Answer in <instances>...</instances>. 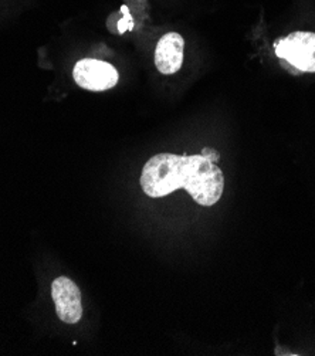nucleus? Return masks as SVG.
I'll return each mask as SVG.
<instances>
[{
  "label": "nucleus",
  "instance_id": "nucleus-3",
  "mask_svg": "<svg viewBox=\"0 0 315 356\" xmlns=\"http://www.w3.org/2000/svg\"><path fill=\"white\" fill-rule=\"evenodd\" d=\"M73 77L81 88L95 92L111 90L117 86L120 79L114 65L95 58L80 60L74 65Z\"/></svg>",
  "mask_w": 315,
  "mask_h": 356
},
{
  "label": "nucleus",
  "instance_id": "nucleus-4",
  "mask_svg": "<svg viewBox=\"0 0 315 356\" xmlns=\"http://www.w3.org/2000/svg\"><path fill=\"white\" fill-rule=\"evenodd\" d=\"M51 297L58 318L65 324H77L83 316L81 293L77 284L67 277H58L51 284Z\"/></svg>",
  "mask_w": 315,
  "mask_h": 356
},
{
  "label": "nucleus",
  "instance_id": "nucleus-5",
  "mask_svg": "<svg viewBox=\"0 0 315 356\" xmlns=\"http://www.w3.org/2000/svg\"><path fill=\"white\" fill-rule=\"evenodd\" d=\"M185 40L179 33H166L155 47V65L159 73L170 76L178 73L184 64Z\"/></svg>",
  "mask_w": 315,
  "mask_h": 356
},
{
  "label": "nucleus",
  "instance_id": "nucleus-2",
  "mask_svg": "<svg viewBox=\"0 0 315 356\" xmlns=\"http://www.w3.org/2000/svg\"><path fill=\"white\" fill-rule=\"evenodd\" d=\"M275 54L304 73H315V33L294 31L277 42Z\"/></svg>",
  "mask_w": 315,
  "mask_h": 356
},
{
  "label": "nucleus",
  "instance_id": "nucleus-1",
  "mask_svg": "<svg viewBox=\"0 0 315 356\" xmlns=\"http://www.w3.org/2000/svg\"><path fill=\"white\" fill-rule=\"evenodd\" d=\"M139 182L150 197H163L182 188L206 207L216 204L225 189L222 169L203 155L158 154L147 161Z\"/></svg>",
  "mask_w": 315,
  "mask_h": 356
},
{
  "label": "nucleus",
  "instance_id": "nucleus-6",
  "mask_svg": "<svg viewBox=\"0 0 315 356\" xmlns=\"http://www.w3.org/2000/svg\"><path fill=\"white\" fill-rule=\"evenodd\" d=\"M202 155L203 156H206L207 159H210V161H216L218 158H219V155L218 154H215V152H212V151H210V149H203V152H202Z\"/></svg>",
  "mask_w": 315,
  "mask_h": 356
}]
</instances>
